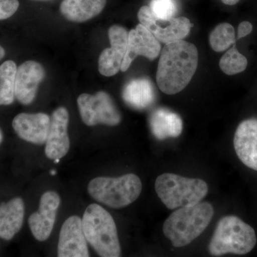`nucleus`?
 I'll return each mask as SVG.
<instances>
[{
  "instance_id": "412c9836",
  "label": "nucleus",
  "mask_w": 257,
  "mask_h": 257,
  "mask_svg": "<svg viewBox=\"0 0 257 257\" xmlns=\"http://www.w3.org/2000/svg\"><path fill=\"white\" fill-rule=\"evenodd\" d=\"M16 72V64L13 61H6L0 66V106L14 102Z\"/></svg>"
},
{
  "instance_id": "c756f323",
  "label": "nucleus",
  "mask_w": 257,
  "mask_h": 257,
  "mask_svg": "<svg viewBox=\"0 0 257 257\" xmlns=\"http://www.w3.org/2000/svg\"><path fill=\"white\" fill-rule=\"evenodd\" d=\"M50 175L52 176H55L57 175V172H56V171L54 170L50 171Z\"/></svg>"
},
{
  "instance_id": "f257e3e1",
  "label": "nucleus",
  "mask_w": 257,
  "mask_h": 257,
  "mask_svg": "<svg viewBox=\"0 0 257 257\" xmlns=\"http://www.w3.org/2000/svg\"><path fill=\"white\" fill-rule=\"evenodd\" d=\"M199 54L195 45L183 40L171 42L162 49L157 83L162 92L175 94L183 90L197 69Z\"/></svg>"
},
{
  "instance_id": "7ed1b4c3",
  "label": "nucleus",
  "mask_w": 257,
  "mask_h": 257,
  "mask_svg": "<svg viewBox=\"0 0 257 257\" xmlns=\"http://www.w3.org/2000/svg\"><path fill=\"white\" fill-rule=\"evenodd\" d=\"M88 243L102 257L121 256L117 229L111 214L97 204L88 206L82 219Z\"/></svg>"
},
{
  "instance_id": "f8f14e48",
  "label": "nucleus",
  "mask_w": 257,
  "mask_h": 257,
  "mask_svg": "<svg viewBox=\"0 0 257 257\" xmlns=\"http://www.w3.org/2000/svg\"><path fill=\"white\" fill-rule=\"evenodd\" d=\"M160 41L151 32L140 24L135 30L128 32L127 48L121 64V71L126 72L138 56L155 60L160 55Z\"/></svg>"
},
{
  "instance_id": "6ab92c4d",
  "label": "nucleus",
  "mask_w": 257,
  "mask_h": 257,
  "mask_svg": "<svg viewBox=\"0 0 257 257\" xmlns=\"http://www.w3.org/2000/svg\"><path fill=\"white\" fill-rule=\"evenodd\" d=\"M106 3V0H62L61 14L69 21L84 23L100 14Z\"/></svg>"
},
{
  "instance_id": "4468645a",
  "label": "nucleus",
  "mask_w": 257,
  "mask_h": 257,
  "mask_svg": "<svg viewBox=\"0 0 257 257\" xmlns=\"http://www.w3.org/2000/svg\"><path fill=\"white\" fill-rule=\"evenodd\" d=\"M69 120L68 111L63 106L57 108L52 113L45 150V155L50 160H60L68 153L70 147L67 133Z\"/></svg>"
},
{
  "instance_id": "6e6552de",
  "label": "nucleus",
  "mask_w": 257,
  "mask_h": 257,
  "mask_svg": "<svg viewBox=\"0 0 257 257\" xmlns=\"http://www.w3.org/2000/svg\"><path fill=\"white\" fill-rule=\"evenodd\" d=\"M138 16L140 24L151 32L157 40L165 45L183 40L193 26L190 20L184 17L166 20L157 18L149 6L142 7Z\"/></svg>"
},
{
  "instance_id": "7c9ffc66",
  "label": "nucleus",
  "mask_w": 257,
  "mask_h": 257,
  "mask_svg": "<svg viewBox=\"0 0 257 257\" xmlns=\"http://www.w3.org/2000/svg\"><path fill=\"white\" fill-rule=\"evenodd\" d=\"M59 162H60V159H56V160H55V163L57 164L59 163Z\"/></svg>"
},
{
  "instance_id": "9b49d317",
  "label": "nucleus",
  "mask_w": 257,
  "mask_h": 257,
  "mask_svg": "<svg viewBox=\"0 0 257 257\" xmlns=\"http://www.w3.org/2000/svg\"><path fill=\"white\" fill-rule=\"evenodd\" d=\"M57 256L59 257H89L87 241L82 227V219L72 216L64 221L61 228Z\"/></svg>"
},
{
  "instance_id": "0eeeda50",
  "label": "nucleus",
  "mask_w": 257,
  "mask_h": 257,
  "mask_svg": "<svg viewBox=\"0 0 257 257\" xmlns=\"http://www.w3.org/2000/svg\"><path fill=\"white\" fill-rule=\"evenodd\" d=\"M77 104L83 122L87 126H116L121 122V116L117 107L105 92L100 91L95 94L84 93L77 99Z\"/></svg>"
},
{
  "instance_id": "2eb2a0df",
  "label": "nucleus",
  "mask_w": 257,
  "mask_h": 257,
  "mask_svg": "<svg viewBox=\"0 0 257 257\" xmlns=\"http://www.w3.org/2000/svg\"><path fill=\"white\" fill-rule=\"evenodd\" d=\"M50 121V116L45 113H20L13 119V127L22 140L42 145L46 144Z\"/></svg>"
},
{
  "instance_id": "ddd939ff",
  "label": "nucleus",
  "mask_w": 257,
  "mask_h": 257,
  "mask_svg": "<svg viewBox=\"0 0 257 257\" xmlns=\"http://www.w3.org/2000/svg\"><path fill=\"white\" fill-rule=\"evenodd\" d=\"M45 77L41 64L28 60L17 69L15 76V98L23 105H29L36 97L39 85Z\"/></svg>"
},
{
  "instance_id": "aec40b11",
  "label": "nucleus",
  "mask_w": 257,
  "mask_h": 257,
  "mask_svg": "<svg viewBox=\"0 0 257 257\" xmlns=\"http://www.w3.org/2000/svg\"><path fill=\"white\" fill-rule=\"evenodd\" d=\"M122 97L126 104L134 109H147L155 102V88L150 79H132L124 86Z\"/></svg>"
},
{
  "instance_id": "2f4dec72",
  "label": "nucleus",
  "mask_w": 257,
  "mask_h": 257,
  "mask_svg": "<svg viewBox=\"0 0 257 257\" xmlns=\"http://www.w3.org/2000/svg\"><path fill=\"white\" fill-rule=\"evenodd\" d=\"M37 1H45V0H37Z\"/></svg>"
},
{
  "instance_id": "423d86ee",
  "label": "nucleus",
  "mask_w": 257,
  "mask_h": 257,
  "mask_svg": "<svg viewBox=\"0 0 257 257\" xmlns=\"http://www.w3.org/2000/svg\"><path fill=\"white\" fill-rule=\"evenodd\" d=\"M143 184L135 174H126L116 178L99 177L88 184V192L96 202L120 209L127 207L141 194Z\"/></svg>"
},
{
  "instance_id": "393cba45",
  "label": "nucleus",
  "mask_w": 257,
  "mask_h": 257,
  "mask_svg": "<svg viewBox=\"0 0 257 257\" xmlns=\"http://www.w3.org/2000/svg\"><path fill=\"white\" fill-rule=\"evenodd\" d=\"M18 0H0V20L11 18L18 11Z\"/></svg>"
},
{
  "instance_id": "f03ea898",
  "label": "nucleus",
  "mask_w": 257,
  "mask_h": 257,
  "mask_svg": "<svg viewBox=\"0 0 257 257\" xmlns=\"http://www.w3.org/2000/svg\"><path fill=\"white\" fill-rule=\"evenodd\" d=\"M214 213V208L209 202L180 207L166 219L164 234L170 240L172 246L183 247L199 237L207 229Z\"/></svg>"
},
{
  "instance_id": "20e7f679",
  "label": "nucleus",
  "mask_w": 257,
  "mask_h": 257,
  "mask_svg": "<svg viewBox=\"0 0 257 257\" xmlns=\"http://www.w3.org/2000/svg\"><path fill=\"white\" fill-rule=\"evenodd\" d=\"M254 229L236 216L221 218L209 245V251L214 256L226 253L243 255L249 253L256 246Z\"/></svg>"
},
{
  "instance_id": "5701e85b",
  "label": "nucleus",
  "mask_w": 257,
  "mask_h": 257,
  "mask_svg": "<svg viewBox=\"0 0 257 257\" xmlns=\"http://www.w3.org/2000/svg\"><path fill=\"white\" fill-rule=\"evenodd\" d=\"M248 61L246 57L237 50L236 43L229 49L219 61V67L227 75H234L242 72L247 67Z\"/></svg>"
},
{
  "instance_id": "9d476101",
  "label": "nucleus",
  "mask_w": 257,
  "mask_h": 257,
  "mask_svg": "<svg viewBox=\"0 0 257 257\" xmlns=\"http://www.w3.org/2000/svg\"><path fill=\"white\" fill-rule=\"evenodd\" d=\"M59 194L52 191L44 193L40 199L39 211L29 218L28 223L34 237L40 241H46L51 235L60 207Z\"/></svg>"
},
{
  "instance_id": "4be33fe9",
  "label": "nucleus",
  "mask_w": 257,
  "mask_h": 257,
  "mask_svg": "<svg viewBox=\"0 0 257 257\" xmlns=\"http://www.w3.org/2000/svg\"><path fill=\"white\" fill-rule=\"evenodd\" d=\"M236 42L234 28L229 23H221L211 32L209 43L212 50L220 52L227 50Z\"/></svg>"
},
{
  "instance_id": "39448f33",
  "label": "nucleus",
  "mask_w": 257,
  "mask_h": 257,
  "mask_svg": "<svg viewBox=\"0 0 257 257\" xmlns=\"http://www.w3.org/2000/svg\"><path fill=\"white\" fill-rule=\"evenodd\" d=\"M155 190L169 209L195 205L207 196L209 187L204 180L165 173L157 177Z\"/></svg>"
},
{
  "instance_id": "a211bd4d",
  "label": "nucleus",
  "mask_w": 257,
  "mask_h": 257,
  "mask_svg": "<svg viewBox=\"0 0 257 257\" xmlns=\"http://www.w3.org/2000/svg\"><path fill=\"white\" fill-rule=\"evenodd\" d=\"M150 126L152 135L157 140H164L180 136L183 121L177 113L165 108H158L150 115Z\"/></svg>"
},
{
  "instance_id": "f3484780",
  "label": "nucleus",
  "mask_w": 257,
  "mask_h": 257,
  "mask_svg": "<svg viewBox=\"0 0 257 257\" xmlns=\"http://www.w3.org/2000/svg\"><path fill=\"white\" fill-rule=\"evenodd\" d=\"M25 203L15 197L0 205V238L10 241L23 227Z\"/></svg>"
},
{
  "instance_id": "bb28decb",
  "label": "nucleus",
  "mask_w": 257,
  "mask_h": 257,
  "mask_svg": "<svg viewBox=\"0 0 257 257\" xmlns=\"http://www.w3.org/2000/svg\"><path fill=\"white\" fill-rule=\"evenodd\" d=\"M221 2L226 5H234L237 4L239 0H221Z\"/></svg>"
},
{
  "instance_id": "a878e982",
  "label": "nucleus",
  "mask_w": 257,
  "mask_h": 257,
  "mask_svg": "<svg viewBox=\"0 0 257 257\" xmlns=\"http://www.w3.org/2000/svg\"><path fill=\"white\" fill-rule=\"evenodd\" d=\"M253 26L249 22H242L240 23L238 27L237 37L236 40H240L243 37L247 36L251 32H252Z\"/></svg>"
},
{
  "instance_id": "b1692460",
  "label": "nucleus",
  "mask_w": 257,
  "mask_h": 257,
  "mask_svg": "<svg viewBox=\"0 0 257 257\" xmlns=\"http://www.w3.org/2000/svg\"><path fill=\"white\" fill-rule=\"evenodd\" d=\"M149 7L154 15L160 20L175 18L177 11L175 0H152Z\"/></svg>"
},
{
  "instance_id": "cd10ccee",
  "label": "nucleus",
  "mask_w": 257,
  "mask_h": 257,
  "mask_svg": "<svg viewBox=\"0 0 257 257\" xmlns=\"http://www.w3.org/2000/svg\"><path fill=\"white\" fill-rule=\"evenodd\" d=\"M5 56V50L3 47L0 46V60H3Z\"/></svg>"
},
{
  "instance_id": "dca6fc26",
  "label": "nucleus",
  "mask_w": 257,
  "mask_h": 257,
  "mask_svg": "<svg viewBox=\"0 0 257 257\" xmlns=\"http://www.w3.org/2000/svg\"><path fill=\"white\" fill-rule=\"evenodd\" d=\"M234 147L243 165L257 171V119L241 121L235 132Z\"/></svg>"
},
{
  "instance_id": "c85d7f7f",
  "label": "nucleus",
  "mask_w": 257,
  "mask_h": 257,
  "mask_svg": "<svg viewBox=\"0 0 257 257\" xmlns=\"http://www.w3.org/2000/svg\"><path fill=\"white\" fill-rule=\"evenodd\" d=\"M3 132H2V130H0V145H1V143H3Z\"/></svg>"
},
{
  "instance_id": "1a4fd4ad",
  "label": "nucleus",
  "mask_w": 257,
  "mask_h": 257,
  "mask_svg": "<svg viewBox=\"0 0 257 257\" xmlns=\"http://www.w3.org/2000/svg\"><path fill=\"white\" fill-rule=\"evenodd\" d=\"M110 48H106L99 58V73L111 77L121 70V64L127 48L128 32L123 27L113 25L108 31Z\"/></svg>"
}]
</instances>
